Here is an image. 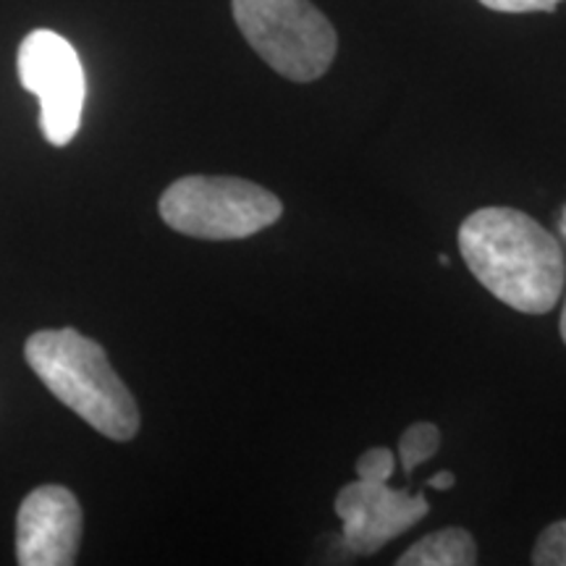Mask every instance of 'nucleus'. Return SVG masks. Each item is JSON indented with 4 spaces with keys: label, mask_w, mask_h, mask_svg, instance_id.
<instances>
[{
    "label": "nucleus",
    "mask_w": 566,
    "mask_h": 566,
    "mask_svg": "<svg viewBox=\"0 0 566 566\" xmlns=\"http://www.w3.org/2000/svg\"><path fill=\"white\" fill-rule=\"evenodd\" d=\"M459 250L495 300L527 315L551 313L566 286L562 244L514 208H480L459 226Z\"/></svg>",
    "instance_id": "f257e3e1"
},
{
    "label": "nucleus",
    "mask_w": 566,
    "mask_h": 566,
    "mask_svg": "<svg viewBox=\"0 0 566 566\" xmlns=\"http://www.w3.org/2000/svg\"><path fill=\"white\" fill-rule=\"evenodd\" d=\"M27 365L61 405L111 441H132L139 407L97 342L74 328L38 331L27 338Z\"/></svg>",
    "instance_id": "f03ea898"
},
{
    "label": "nucleus",
    "mask_w": 566,
    "mask_h": 566,
    "mask_svg": "<svg viewBox=\"0 0 566 566\" xmlns=\"http://www.w3.org/2000/svg\"><path fill=\"white\" fill-rule=\"evenodd\" d=\"M158 210L174 231L208 242L254 237L283 216L279 197L237 176H184L163 192Z\"/></svg>",
    "instance_id": "7ed1b4c3"
},
{
    "label": "nucleus",
    "mask_w": 566,
    "mask_h": 566,
    "mask_svg": "<svg viewBox=\"0 0 566 566\" xmlns=\"http://www.w3.org/2000/svg\"><path fill=\"white\" fill-rule=\"evenodd\" d=\"M252 51L292 82L321 80L336 59L334 24L310 0H231Z\"/></svg>",
    "instance_id": "20e7f679"
},
{
    "label": "nucleus",
    "mask_w": 566,
    "mask_h": 566,
    "mask_svg": "<svg viewBox=\"0 0 566 566\" xmlns=\"http://www.w3.org/2000/svg\"><path fill=\"white\" fill-rule=\"evenodd\" d=\"M19 82L40 103V129L55 147H66L82 126L87 80L80 53L53 30H34L21 40Z\"/></svg>",
    "instance_id": "39448f33"
},
{
    "label": "nucleus",
    "mask_w": 566,
    "mask_h": 566,
    "mask_svg": "<svg viewBox=\"0 0 566 566\" xmlns=\"http://www.w3.org/2000/svg\"><path fill=\"white\" fill-rule=\"evenodd\" d=\"M334 506L338 520L344 522V546L359 556L380 551L430 512L422 493L394 491L388 483H367V480L344 485Z\"/></svg>",
    "instance_id": "423d86ee"
},
{
    "label": "nucleus",
    "mask_w": 566,
    "mask_h": 566,
    "mask_svg": "<svg viewBox=\"0 0 566 566\" xmlns=\"http://www.w3.org/2000/svg\"><path fill=\"white\" fill-rule=\"evenodd\" d=\"M82 543V506L63 485H42L17 514V562L21 566H69Z\"/></svg>",
    "instance_id": "0eeeda50"
},
{
    "label": "nucleus",
    "mask_w": 566,
    "mask_h": 566,
    "mask_svg": "<svg viewBox=\"0 0 566 566\" xmlns=\"http://www.w3.org/2000/svg\"><path fill=\"white\" fill-rule=\"evenodd\" d=\"M399 566H472L478 564V546L462 527H446L424 535L399 556Z\"/></svg>",
    "instance_id": "6e6552de"
},
{
    "label": "nucleus",
    "mask_w": 566,
    "mask_h": 566,
    "mask_svg": "<svg viewBox=\"0 0 566 566\" xmlns=\"http://www.w3.org/2000/svg\"><path fill=\"white\" fill-rule=\"evenodd\" d=\"M441 449V430L433 422H415L399 438V462L405 472H412L428 459H433Z\"/></svg>",
    "instance_id": "1a4fd4ad"
},
{
    "label": "nucleus",
    "mask_w": 566,
    "mask_h": 566,
    "mask_svg": "<svg viewBox=\"0 0 566 566\" xmlns=\"http://www.w3.org/2000/svg\"><path fill=\"white\" fill-rule=\"evenodd\" d=\"M535 566H566V520L543 530L533 548Z\"/></svg>",
    "instance_id": "9d476101"
},
{
    "label": "nucleus",
    "mask_w": 566,
    "mask_h": 566,
    "mask_svg": "<svg viewBox=\"0 0 566 566\" xmlns=\"http://www.w3.org/2000/svg\"><path fill=\"white\" fill-rule=\"evenodd\" d=\"M394 451L384 449V446H375L357 459V480H367V483H388L394 478Z\"/></svg>",
    "instance_id": "9b49d317"
},
{
    "label": "nucleus",
    "mask_w": 566,
    "mask_h": 566,
    "mask_svg": "<svg viewBox=\"0 0 566 566\" xmlns=\"http://www.w3.org/2000/svg\"><path fill=\"white\" fill-rule=\"evenodd\" d=\"M485 9L501 13H533V11H556L562 0H480Z\"/></svg>",
    "instance_id": "f8f14e48"
},
{
    "label": "nucleus",
    "mask_w": 566,
    "mask_h": 566,
    "mask_svg": "<svg viewBox=\"0 0 566 566\" xmlns=\"http://www.w3.org/2000/svg\"><path fill=\"white\" fill-rule=\"evenodd\" d=\"M428 485L436 488V491H449V488L457 485V475H454V472L443 470V472H438V475L430 478Z\"/></svg>",
    "instance_id": "ddd939ff"
},
{
    "label": "nucleus",
    "mask_w": 566,
    "mask_h": 566,
    "mask_svg": "<svg viewBox=\"0 0 566 566\" xmlns=\"http://www.w3.org/2000/svg\"><path fill=\"white\" fill-rule=\"evenodd\" d=\"M558 328H562V338L566 344V300H564V307H562V325H558Z\"/></svg>",
    "instance_id": "4468645a"
}]
</instances>
